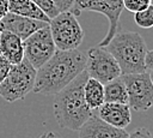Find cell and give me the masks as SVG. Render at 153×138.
Here are the masks:
<instances>
[{"label": "cell", "instance_id": "6da1fadb", "mask_svg": "<svg viewBox=\"0 0 153 138\" xmlns=\"http://www.w3.org/2000/svg\"><path fill=\"white\" fill-rule=\"evenodd\" d=\"M86 54L74 50H56L36 73L32 91L39 95H56L85 71Z\"/></svg>", "mask_w": 153, "mask_h": 138}, {"label": "cell", "instance_id": "7a4b0ae2", "mask_svg": "<svg viewBox=\"0 0 153 138\" xmlns=\"http://www.w3.org/2000/svg\"><path fill=\"white\" fill-rule=\"evenodd\" d=\"M87 78L88 76L84 71L55 95L53 103L54 116L61 128L79 131L93 114L84 97V85Z\"/></svg>", "mask_w": 153, "mask_h": 138}, {"label": "cell", "instance_id": "3957f363", "mask_svg": "<svg viewBox=\"0 0 153 138\" xmlns=\"http://www.w3.org/2000/svg\"><path fill=\"white\" fill-rule=\"evenodd\" d=\"M105 48L117 61L122 74H135L147 71L146 55L148 49L140 34L135 31L116 34Z\"/></svg>", "mask_w": 153, "mask_h": 138}, {"label": "cell", "instance_id": "277c9868", "mask_svg": "<svg viewBox=\"0 0 153 138\" xmlns=\"http://www.w3.org/2000/svg\"><path fill=\"white\" fill-rule=\"evenodd\" d=\"M37 70L24 58L18 65H12L6 78L0 84V96L6 102L23 100L35 86Z\"/></svg>", "mask_w": 153, "mask_h": 138}, {"label": "cell", "instance_id": "5b68a950", "mask_svg": "<svg viewBox=\"0 0 153 138\" xmlns=\"http://www.w3.org/2000/svg\"><path fill=\"white\" fill-rule=\"evenodd\" d=\"M49 29L57 50L78 49L85 36L80 23L71 11L60 12L50 19Z\"/></svg>", "mask_w": 153, "mask_h": 138}, {"label": "cell", "instance_id": "8992f818", "mask_svg": "<svg viewBox=\"0 0 153 138\" xmlns=\"http://www.w3.org/2000/svg\"><path fill=\"white\" fill-rule=\"evenodd\" d=\"M123 0H75L71 12L76 17L82 11H93L104 14L109 20V29L104 38L98 43L105 48L110 40L117 34L120 16L123 11Z\"/></svg>", "mask_w": 153, "mask_h": 138}, {"label": "cell", "instance_id": "52a82bcc", "mask_svg": "<svg viewBox=\"0 0 153 138\" xmlns=\"http://www.w3.org/2000/svg\"><path fill=\"white\" fill-rule=\"evenodd\" d=\"M85 72L90 78L98 80L103 85L122 76L115 58L106 50V48L99 46L88 49L86 54Z\"/></svg>", "mask_w": 153, "mask_h": 138}, {"label": "cell", "instance_id": "ba28073f", "mask_svg": "<svg viewBox=\"0 0 153 138\" xmlns=\"http://www.w3.org/2000/svg\"><path fill=\"white\" fill-rule=\"evenodd\" d=\"M128 94V106L136 112H145L153 107V83L149 72L121 76Z\"/></svg>", "mask_w": 153, "mask_h": 138}, {"label": "cell", "instance_id": "9c48e42d", "mask_svg": "<svg viewBox=\"0 0 153 138\" xmlns=\"http://www.w3.org/2000/svg\"><path fill=\"white\" fill-rule=\"evenodd\" d=\"M23 46L24 58L35 70H38L42 65H44L57 50L51 37L49 24L24 40Z\"/></svg>", "mask_w": 153, "mask_h": 138}, {"label": "cell", "instance_id": "30bf717a", "mask_svg": "<svg viewBox=\"0 0 153 138\" xmlns=\"http://www.w3.org/2000/svg\"><path fill=\"white\" fill-rule=\"evenodd\" d=\"M47 25H48V23L8 12L0 20V31H8V32L18 36L22 41H24L29 36H31L33 32H36L37 30H39Z\"/></svg>", "mask_w": 153, "mask_h": 138}, {"label": "cell", "instance_id": "8fae6325", "mask_svg": "<svg viewBox=\"0 0 153 138\" xmlns=\"http://www.w3.org/2000/svg\"><path fill=\"white\" fill-rule=\"evenodd\" d=\"M128 136L124 128L111 126L93 114L79 128V138H128Z\"/></svg>", "mask_w": 153, "mask_h": 138}, {"label": "cell", "instance_id": "7c38bea8", "mask_svg": "<svg viewBox=\"0 0 153 138\" xmlns=\"http://www.w3.org/2000/svg\"><path fill=\"white\" fill-rule=\"evenodd\" d=\"M98 116L117 128H126L131 121L130 108L123 103L104 102L98 109Z\"/></svg>", "mask_w": 153, "mask_h": 138}, {"label": "cell", "instance_id": "4fadbf2b", "mask_svg": "<svg viewBox=\"0 0 153 138\" xmlns=\"http://www.w3.org/2000/svg\"><path fill=\"white\" fill-rule=\"evenodd\" d=\"M0 55L11 65H18L24 59L23 41L8 31H0Z\"/></svg>", "mask_w": 153, "mask_h": 138}, {"label": "cell", "instance_id": "5bb4252c", "mask_svg": "<svg viewBox=\"0 0 153 138\" xmlns=\"http://www.w3.org/2000/svg\"><path fill=\"white\" fill-rule=\"evenodd\" d=\"M8 11L11 13L41 20L48 24L50 22V18L31 0H8Z\"/></svg>", "mask_w": 153, "mask_h": 138}, {"label": "cell", "instance_id": "9a60e30c", "mask_svg": "<svg viewBox=\"0 0 153 138\" xmlns=\"http://www.w3.org/2000/svg\"><path fill=\"white\" fill-rule=\"evenodd\" d=\"M84 97L91 110L99 109V107L104 103V85L88 77L84 85Z\"/></svg>", "mask_w": 153, "mask_h": 138}, {"label": "cell", "instance_id": "2e32d148", "mask_svg": "<svg viewBox=\"0 0 153 138\" xmlns=\"http://www.w3.org/2000/svg\"><path fill=\"white\" fill-rule=\"evenodd\" d=\"M104 102L128 104V94L122 77H118L104 85Z\"/></svg>", "mask_w": 153, "mask_h": 138}, {"label": "cell", "instance_id": "e0dca14e", "mask_svg": "<svg viewBox=\"0 0 153 138\" xmlns=\"http://www.w3.org/2000/svg\"><path fill=\"white\" fill-rule=\"evenodd\" d=\"M134 20L140 28L143 29L153 28V5L151 4L146 8L134 13Z\"/></svg>", "mask_w": 153, "mask_h": 138}, {"label": "cell", "instance_id": "ac0fdd59", "mask_svg": "<svg viewBox=\"0 0 153 138\" xmlns=\"http://www.w3.org/2000/svg\"><path fill=\"white\" fill-rule=\"evenodd\" d=\"M152 4V0H123V7L133 13H136Z\"/></svg>", "mask_w": 153, "mask_h": 138}, {"label": "cell", "instance_id": "d6986e66", "mask_svg": "<svg viewBox=\"0 0 153 138\" xmlns=\"http://www.w3.org/2000/svg\"><path fill=\"white\" fill-rule=\"evenodd\" d=\"M31 1H33L50 19H53L55 16H57L60 13L51 0H31Z\"/></svg>", "mask_w": 153, "mask_h": 138}, {"label": "cell", "instance_id": "ffe728a7", "mask_svg": "<svg viewBox=\"0 0 153 138\" xmlns=\"http://www.w3.org/2000/svg\"><path fill=\"white\" fill-rule=\"evenodd\" d=\"M51 1L59 12L71 11V8L74 6V2H75V0H51Z\"/></svg>", "mask_w": 153, "mask_h": 138}, {"label": "cell", "instance_id": "44dd1931", "mask_svg": "<svg viewBox=\"0 0 153 138\" xmlns=\"http://www.w3.org/2000/svg\"><path fill=\"white\" fill-rule=\"evenodd\" d=\"M128 138H152V133L146 127H137L129 133Z\"/></svg>", "mask_w": 153, "mask_h": 138}, {"label": "cell", "instance_id": "7402d4cb", "mask_svg": "<svg viewBox=\"0 0 153 138\" xmlns=\"http://www.w3.org/2000/svg\"><path fill=\"white\" fill-rule=\"evenodd\" d=\"M11 67H12V65H11L4 56L0 55V84H1L2 80L6 78L7 73H8L10 70H11Z\"/></svg>", "mask_w": 153, "mask_h": 138}, {"label": "cell", "instance_id": "603a6c76", "mask_svg": "<svg viewBox=\"0 0 153 138\" xmlns=\"http://www.w3.org/2000/svg\"><path fill=\"white\" fill-rule=\"evenodd\" d=\"M8 0H0V20L8 13Z\"/></svg>", "mask_w": 153, "mask_h": 138}, {"label": "cell", "instance_id": "cb8c5ba5", "mask_svg": "<svg viewBox=\"0 0 153 138\" xmlns=\"http://www.w3.org/2000/svg\"><path fill=\"white\" fill-rule=\"evenodd\" d=\"M146 68L149 71H153V49L147 52L146 55Z\"/></svg>", "mask_w": 153, "mask_h": 138}, {"label": "cell", "instance_id": "d4e9b609", "mask_svg": "<svg viewBox=\"0 0 153 138\" xmlns=\"http://www.w3.org/2000/svg\"><path fill=\"white\" fill-rule=\"evenodd\" d=\"M38 138H60L57 134H55L54 132H45L42 136H39Z\"/></svg>", "mask_w": 153, "mask_h": 138}, {"label": "cell", "instance_id": "484cf974", "mask_svg": "<svg viewBox=\"0 0 153 138\" xmlns=\"http://www.w3.org/2000/svg\"><path fill=\"white\" fill-rule=\"evenodd\" d=\"M149 77H151V80L153 83V71H149Z\"/></svg>", "mask_w": 153, "mask_h": 138}]
</instances>
